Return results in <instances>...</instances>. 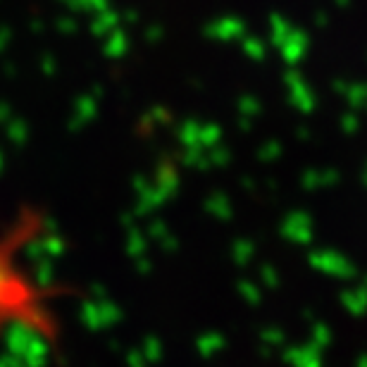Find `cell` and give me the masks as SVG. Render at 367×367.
Here are the masks:
<instances>
[{"label":"cell","instance_id":"cell-1","mask_svg":"<svg viewBox=\"0 0 367 367\" xmlns=\"http://www.w3.org/2000/svg\"><path fill=\"white\" fill-rule=\"evenodd\" d=\"M10 324H27L43 336L55 334L48 294L17 265L12 244L0 239V329Z\"/></svg>","mask_w":367,"mask_h":367}]
</instances>
